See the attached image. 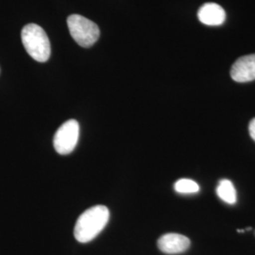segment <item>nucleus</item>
<instances>
[{"mask_svg": "<svg viewBox=\"0 0 255 255\" xmlns=\"http://www.w3.org/2000/svg\"><path fill=\"white\" fill-rule=\"evenodd\" d=\"M158 248L166 255H178L187 251L190 247L188 237L180 234H166L158 239Z\"/></svg>", "mask_w": 255, "mask_h": 255, "instance_id": "6", "label": "nucleus"}, {"mask_svg": "<svg viewBox=\"0 0 255 255\" xmlns=\"http://www.w3.org/2000/svg\"><path fill=\"white\" fill-rule=\"evenodd\" d=\"M80 136V125L77 120L70 119L64 122L55 133L53 144L59 154H69L78 144Z\"/></svg>", "mask_w": 255, "mask_h": 255, "instance_id": "4", "label": "nucleus"}, {"mask_svg": "<svg viewBox=\"0 0 255 255\" xmlns=\"http://www.w3.org/2000/svg\"><path fill=\"white\" fill-rule=\"evenodd\" d=\"M67 26L72 38L83 47L93 46L100 37L98 25L80 14L70 15L67 18Z\"/></svg>", "mask_w": 255, "mask_h": 255, "instance_id": "3", "label": "nucleus"}, {"mask_svg": "<svg viewBox=\"0 0 255 255\" xmlns=\"http://www.w3.org/2000/svg\"><path fill=\"white\" fill-rule=\"evenodd\" d=\"M175 191L180 194H194L200 191L199 184L190 179H181L174 184Z\"/></svg>", "mask_w": 255, "mask_h": 255, "instance_id": "9", "label": "nucleus"}, {"mask_svg": "<svg viewBox=\"0 0 255 255\" xmlns=\"http://www.w3.org/2000/svg\"><path fill=\"white\" fill-rule=\"evenodd\" d=\"M217 194L220 200L228 203L235 204L237 202V190L233 184V182L229 180H221L219 181V185L217 187Z\"/></svg>", "mask_w": 255, "mask_h": 255, "instance_id": "8", "label": "nucleus"}, {"mask_svg": "<svg viewBox=\"0 0 255 255\" xmlns=\"http://www.w3.org/2000/svg\"><path fill=\"white\" fill-rule=\"evenodd\" d=\"M249 132L250 135L253 138V140L255 141V119H252L249 125Z\"/></svg>", "mask_w": 255, "mask_h": 255, "instance_id": "10", "label": "nucleus"}, {"mask_svg": "<svg viewBox=\"0 0 255 255\" xmlns=\"http://www.w3.org/2000/svg\"><path fill=\"white\" fill-rule=\"evenodd\" d=\"M231 77L237 82H249L255 80V54L239 58L231 69Z\"/></svg>", "mask_w": 255, "mask_h": 255, "instance_id": "5", "label": "nucleus"}, {"mask_svg": "<svg viewBox=\"0 0 255 255\" xmlns=\"http://www.w3.org/2000/svg\"><path fill=\"white\" fill-rule=\"evenodd\" d=\"M109 219V209L104 205L86 210L77 220L74 229L75 238L81 243L90 242L105 228Z\"/></svg>", "mask_w": 255, "mask_h": 255, "instance_id": "1", "label": "nucleus"}, {"mask_svg": "<svg viewBox=\"0 0 255 255\" xmlns=\"http://www.w3.org/2000/svg\"><path fill=\"white\" fill-rule=\"evenodd\" d=\"M198 17L201 23L207 26H219L224 23L226 19V13L219 4L206 3L199 9Z\"/></svg>", "mask_w": 255, "mask_h": 255, "instance_id": "7", "label": "nucleus"}, {"mask_svg": "<svg viewBox=\"0 0 255 255\" xmlns=\"http://www.w3.org/2000/svg\"><path fill=\"white\" fill-rule=\"evenodd\" d=\"M22 43L28 55L37 62L45 63L51 53L49 39L46 31L36 24H28L21 32Z\"/></svg>", "mask_w": 255, "mask_h": 255, "instance_id": "2", "label": "nucleus"}]
</instances>
